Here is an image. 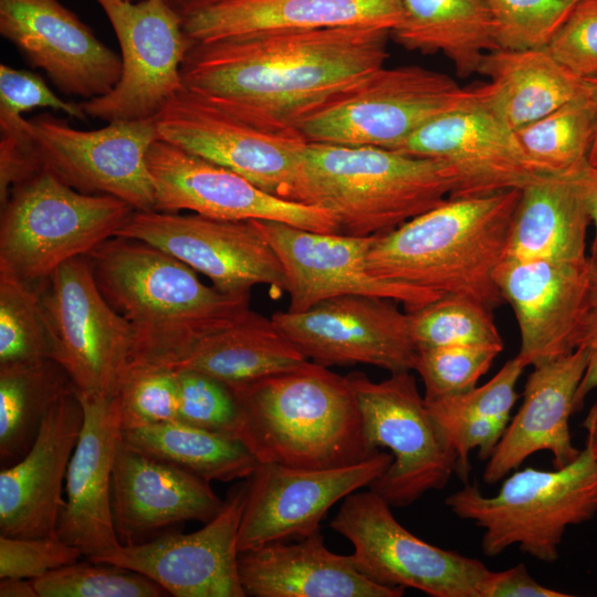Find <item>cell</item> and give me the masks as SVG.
I'll list each match as a JSON object with an SVG mask.
<instances>
[{
  "label": "cell",
  "mask_w": 597,
  "mask_h": 597,
  "mask_svg": "<svg viewBox=\"0 0 597 597\" xmlns=\"http://www.w3.org/2000/svg\"><path fill=\"white\" fill-rule=\"evenodd\" d=\"M390 31L346 27L263 31L193 41L181 65L186 91L248 122H300L385 66Z\"/></svg>",
  "instance_id": "obj_1"
},
{
  "label": "cell",
  "mask_w": 597,
  "mask_h": 597,
  "mask_svg": "<svg viewBox=\"0 0 597 597\" xmlns=\"http://www.w3.org/2000/svg\"><path fill=\"white\" fill-rule=\"evenodd\" d=\"M84 258L106 301L134 331L132 369L165 367L250 311V293L208 286L192 268L137 239L112 237Z\"/></svg>",
  "instance_id": "obj_2"
},
{
  "label": "cell",
  "mask_w": 597,
  "mask_h": 597,
  "mask_svg": "<svg viewBox=\"0 0 597 597\" xmlns=\"http://www.w3.org/2000/svg\"><path fill=\"white\" fill-rule=\"evenodd\" d=\"M521 189L447 199L376 235L369 272L441 295L473 300L490 310L503 302L494 273L503 261Z\"/></svg>",
  "instance_id": "obj_3"
},
{
  "label": "cell",
  "mask_w": 597,
  "mask_h": 597,
  "mask_svg": "<svg viewBox=\"0 0 597 597\" xmlns=\"http://www.w3.org/2000/svg\"><path fill=\"white\" fill-rule=\"evenodd\" d=\"M238 404L234 438L259 463L331 469L366 460L355 392L346 376L306 360L231 388Z\"/></svg>",
  "instance_id": "obj_4"
},
{
  "label": "cell",
  "mask_w": 597,
  "mask_h": 597,
  "mask_svg": "<svg viewBox=\"0 0 597 597\" xmlns=\"http://www.w3.org/2000/svg\"><path fill=\"white\" fill-rule=\"evenodd\" d=\"M453 187L451 168L438 159L308 143L296 202L328 211L339 234L375 237L441 205Z\"/></svg>",
  "instance_id": "obj_5"
},
{
  "label": "cell",
  "mask_w": 597,
  "mask_h": 597,
  "mask_svg": "<svg viewBox=\"0 0 597 597\" xmlns=\"http://www.w3.org/2000/svg\"><path fill=\"white\" fill-rule=\"evenodd\" d=\"M446 505L483 530L484 555L495 557L516 545L538 561L553 563L566 530L597 513V459L584 447L563 468L515 471L493 496L484 495L478 484H465L446 499Z\"/></svg>",
  "instance_id": "obj_6"
},
{
  "label": "cell",
  "mask_w": 597,
  "mask_h": 597,
  "mask_svg": "<svg viewBox=\"0 0 597 597\" xmlns=\"http://www.w3.org/2000/svg\"><path fill=\"white\" fill-rule=\"evenodd\" d=\"M134 211L119 198L77 191L40 169L1 206L0 272L38 283L115 237Z\"/></svg>",
  "instance_id": "obj_7"
},
{
  "label": "cell",
  "mask_w": 597,
  "mask_h": 597,
  "mask_svg": "<svg viewBox=\"0 0 597 597\" xmlns=\"http://www.w3.org/2000/svg\"><path fill=\"white\" fill-rule=\"evenodd\" d=\"M475 98L449 75L419 65L383 66L300 122L307 143L397 150L423 125Z\"/></svg>",
  "instance_id": "obj_8"
},
{
  "label": "cell",
  "mask_w": 597,
  "mask_h": 597,
  "mask_svg": "<svg viewBox=\"0 0 597 597\" xmlns=\"http://www.w3.org/2000/svg\"><path fill=\"white\" fill-rule=\"evenodd\" d=\"M51 359L84 395L115 397L135 362L129 323L106 301L84 256L38 283Z\"/></svg>",
  "instance_id": "obj_9"
},
{
  "label": "cell",
  "mask_w": 597,
  "mask_h": 597,
  "mask_svg": "<svg viewBox=\"0 0 597 597\" xmlns=\"http://www.w3.org/2000/svg\"><path fill=\"white\" fill-rule=\"evenodd\" d=\"M357 399L368 448H386L392 461L369 486L390 506L412 504L443 489L455 473L457 454L429 412L410 371L381 381L364 373L346 375Z\"/></svg>",
  "instance_id": "obj_10"
},
{
  "label": "cell",
  "mask_w": 597,
  "mask_h": 597,
  "mask_svg": "<svg viewBox=\"0 0 597 597\" xmlns=\"http://www.w3.org/2000/svg\"><path fill=\"white\" fill-rule=\"evenodd\" d=\"M390 505L371 491L347 495L331 527L347 538L357 569L389 587L431 597H479L489 568L479 559L425 542L405 528Z\"/></svg>",
  "instance_id": "obj_11"
},
{
  "label": "cell",
  "mask_w": 597,
  "mask_h": 597,
  "mask_svg": "<svg viewBox=\"0 0 597 597\" xmlns=\"http://www.w3.org/2000/svg\"><path fill=\"white\" fill-rule=\"evenodd\" d=\"M30 151L36 167L73 189L111 195L135 210L155 207L147 153L158 139L156 119L115 121L83 130L49 113L29 119Z\"/></svg>",
  "instance_id": "obj_12"
},
{
  "label": "cell",
  "mask_w": 597,
  "mask_h": 597,
  "mask_svg": "<svg viewBox=\"0 0 597 597\" xmlns=\"http://www.w3.org/2000/svg\"><path fill=\"white\" fill-rule=\"evenodd\" d=\"M158 139L223 166L296 202L307 142L295 129L239 118L182 90L155 117Z\"/></svg>",
  "instance_id": "obj_13"
},
{
  "label": "cell",
  "mask_w": 597,
  "mask_h": 597,
  "mask_svg": "<svg viewBox=\"0 0 597 597\" xmlns=\"http://www.w3.org/2000/svg\"><path fill=\"white\" fill-rule=\"evenodd\" d=\"M121 48L122 72L105 95L81 104L109 122L155 118L182 90L181 65L193 42L165 0H95Z\"/></svg>",
  "instance_id": "obj_14"
},
{
  "label": "cell",
  "mask_w": 597,
  "mask_h": 597,
  "mask_svg": "<svg viewBox=\"0 0 597 597\" xmlns=\"http://www.w3.org/2000/svg\"><path fill=\"white\" fill-rule=\"evenodd\" d=\"M116 235L174 255L223 293L249 294L256 285L270 286L273 296L286 292L283 266L254 220L135 210Z\"/></svg>",
  "instance_id": "obj_15"
},
{
  "label": "cell",
  "mask_w": 597,
  "mask_h": 597,
  "mask_svg": "<svg viewBox=\"0 0 597 597\" xmlns=\"http://www.w3.org/2000/svg\"><path fill=\"white\" fill-rule=\"evenodd\" d=\"M398 302L369 295H343L272 320L304 356L318 365L365 364L392 373L415 368L418 347L410 315Z\"/></svg>",
  "instance_id": "obj_16"
},
{
  "label": "cell",
  "mask_w": 597,
  "mask_h": 597,
  "mask_svg": "<svg viewBox=\"0 0 597 597\" xmlns=\"http://www.w3.org/2000/svg\"><path fill=\"white\" fill-rule=\"evenodd\" d=\"M154 210L195 213L221 220H272L302 229L339 233L326 210L275 197L241 175L168 142L148 149Z\"/></svg>",
  "instance_id": "obj_17"
},
{
  "label": "cell",
  "mask_w": 597,
  "mask_h": 597,
  "mask_svg": "<svg viewBox=\"0 0 597 597\" xmlns=\"http://www.w3.org/2000/svg\"><path fill=\"white\" fill-rule=\"evenodd\" d=\"M254 222L283 266L287 312H304L332 297L369 295L394 300L411 313L443 296L373 275L367 255L376 235L322 233L272 220Z\"/></svg>",
  "instance_id": "obj_18"
},
{
  "label": "cell",
  "mask_w": 597,
  "mask_h": 597,
  "mask_svg": "<svg viewBox=\"0 0 597 597\" xmlns=\"http://www.w3.org/2000/svg\"><path fill=\"white\" fill-rule=\"evenodd\" d=\"M391 461L389 452L378 451L364 461L331 469L259 463L248 478L239 552L318 532L321 521L335 503L370 486Z\"/></svg>",
  "instance_id": "obj_19"
},
{
  "label": "cell",
  "mask_w": 597,
  "mask_h": 597,
  "mask_svg": "<svg viewBox=\"0 0 597 597\" xmlns=\"http://www.w3.org/2000/svg\"><path fill=\"white\" fill-rule=\"evenodd\" d=\"M247 492L244 479L229 491L220 512L193 533H167L150 541L119 544L94 562L143 574L169 596L244 597L238 535Z\"/></svg>",
  "instance_id": "obj_20"
},
{
  "label": "cell",
  "mask_w": 597,
  "mask_h": 597,
  "mask_svg": "<svg viewBox=\"0 0 597 597\" xmlns=\"http://www.w3.org/2000/svg\"><path fill=\"white\" fill-rule=\"evenodd\" d=\"M0 33L69 96H103L121 77V56L59 0H0Z\"/></svg>",
  "instance_id": "obj_21"
},
{
  "label": "cell",
  "mask_w": 597,
  "mask_h": 597,
  "mask_svg": "<svg viewBox=\"0 0 597 597\" xmlns=\"http://www.w3.org/2000/svg\"><path fill=\"white\" fill-rule=\"evenodd\" d=\"M397 150L447 164L454 175L449 199L523 189L541 177L525 157L514 130L475 98L430 121Z\"/></svg>",
  "instance_id": "obj_22"
},
{
  "label": "cell",
  "mask_w": 597,
  "mask_h": 597,
  "mask_svg": "<svg viewBox=\"0 0 597 597\" xmlns=\"http://www.w3.org/2000/svg\"><path fill=\"white\" fill-rule=\"evenodd\" d=\"M77 396L84 420L65 476L66 499L56 535L94 562L121 544L113 520L112 476L123 429L116 396Z\"/></svg>",
  "instance_id": "obj_23"
},
{
  "label": "cell",
  "mask_w": 597,
  "mask_h": 597,
  "mask_svg": "<svg viewBox=\"0 0 597 597\" xmlns=\"http://www.w3.org/2000/svg\"><path fill=\"white\" fill-rule=\"evenodd\" d=\"M494 279L515 314L521 337L516 357L525 367L575 349V335L588 293V261L504 259Z\"/></svg>",
  "instance_id": "obj_24"
},
{
  "label": "cell",
  "mask_w": 597,
  "mask_h": 597,
  "mask_svg": "<svg viewBox=\"0 0 597 597\" xmlns=\"http://www.w3.org/2000/svg\"><path fill=\"white\" fill-rule=\"evenodd\" d=\"M84 412L76 390L49 410L29 451L0 472V535L56 536L62 486Z\"/></svg>",
  "instance_id": "obj_25"
},
{
  "label": "cell",
  "mask_w": 597,
  "mask_h": 597,
  "mask_svg": "<svg viewBox=\"0 0 597 597\" xmlns=\"http://www.w3.org/2000/svg\"><path fill=\"white\" fill-rule=\"evenodd\" d=\"M210 482L150 455L123 437L112 476V511L121 544L140 543L188 521L207 523L222 509Z\"/></svg>",
  "instance_id": "obj_26"
},
{
  "label": "cell",
  "mask_w": 597,
  "mask_h": 597,
  "mask_svg": "<svg viewBox=\"0 0 597 597\" xmlns=\"http://www.w3.org/2000/svg\"><path fill=\"white\" fill-rule=\"evenodd\" d=\"M587 362V352L577 347L533 367L524 386L522 405L486 460L484 482H499L537 452H551L555 469L579 455L582 450L573 443L569 418L576 411V395Z\"/></svg>",
  "instance_id": "obj_27"
},
{
  "label": "cell",
  "mask_w": 597,
  "mask_h": 597,
  "mask_svg": "<svg viewBox=\"0 0 597 597\" xmlns=\"http://www.w3.org/2000/svg\"><path fill=\"white\" fill-rule=\"evenodd\" d=\"M239 576L252 597H401L404 588L363 575L352 555L331 552L318 532L297 543L274 542L239 554Z\"/></svg>",
  "instance_id": "obj_28"
},
{
  "label": "cell",
  "mask_w": 597,
  "mask_h": 597,
  "mask_svg": "<svg viewBox=\"0 0 597 597\" xmlns=\"http://www.w3.org/2000/svg\"><path fill=\"white\" fill-rule=\"evenodd\" d=\"M401 12V0H224L184 21V29L192 41L346 27L391 33Z\"/></svg>",
  "instance_id": "obj_29"
},
{
  "label": "cell",
  "mask_w": 597,
  "mask_h": 597,
  "mask_svg": "<svg viewBox=\"0 0 597 597\" xmlns=\"http://www.w3.org/2000/svg\"><path fill=\"white\" fill-rule=\"evenodd\" d=\"M478 73L490 81L473 88L475 102L514 132L549 114L589 85V80L574 74L546 48H498L483 55Z\"/></svg>",
  "instance_id": "obj_30"
},
{
  "label": "cell",
  "mask_w": 597,
  "mask_h": 597,
  "mask_svg": "<svg viewBox=\"0 0 597 597\" xmlns=\"http://www.w3.org/2000/svg\"><path fill=\"white\" fill-rule=\"evenodd\" d=\"M590 223L584 201L567 176H541L521 189L504 259L585 263Z\"/></svg>",
  "instance_id": "obj_31"
},
{
  "label": "cell",
  "mask_w": 597,
  "mask_h": 597,
  "mask_svg": "<svg viewBox=\"0 0 597 597\" xmlns=\"http://www.w3.org/2000/svg\"><path fill=\"white\" fill-rule=\"evenodd\" d=\"M306 360L272 317L250 310L235 323L193 342L165 367L200 371L233 388L292 369Z\"/></svg>",
  "instance_id": "obj_32"
},
{
  "label": "cell",
  "mask_w": 597,
  "mask_h": 597,
  "mask_svg": "<svg viewBox=\"0 0 597 597\" xmlns=\"http://www.w3.org/2000/svg\"><path fill=\"white\" fill-rule=\"evenodd\" d=\"M401 8L390 36L410 51L442 53L460 77L478 73L483 55L499 48L483 0H401Z\"/></svg>",
  "instance_id": "obj_33"
},
{
  "label": "cell",
  "mask_w": 597,
  "mask_h": 597,
  "mask_svg": "<svg viewBox=\"0 0 597 597\" xmlns=\"http://www.w3.org/2000/svg\"><path fill=\"white\" fill-rule=\"evenodd\" d=\"M133 447L207 481L248 479L259 462L238 439L179 420L122 430Z\"/></svg>",
  "instance_id": "obj_34"
},
{
  "label": "cell",
  "mask_w": 597,
  "mask_h": 597,
  "mask_svg": "<svg viewBox=\"0 0 597 597\" xmlns=\"http://www.w3.org/2000/svg\"><path fill=\"white\" fill-rule=\"evenodd\" d=\"M73 390L66 371L51 358L0 365L1 469L29 451L49 410Z\"/></svg>",
  "instance_id": "obj_35"
},
{
  "label": "cell",
  "mask_w": 597,
  "mask_h": 597,
  "mask_svg": "<svg viewBox=\"0 0 597 597\" xmlns=\"http://www.w3.org/2000/svg\"><path fill=\"white\" fill-rule=\"evenodd\" d=\"M597 128V106L588 87L544 117L515 130L533 169L567 176L588 164Z\"/></svg>",
  "instance_id": "obj_36"
},
{
  "label": "cell",
  "mask_w": 597,
  "mask_h": 597,
  "mask_svg": "<svg viewBox=\"0 0 597 597\" xmlns=\"http://www.w3.org/2000/svg\"><path fill=\"white\" fill-rule=\"evenodd\" d=\"M418 348L450 345L504 346L492 310L458 295H444L409 313Z\"/></svg>",
  "instance_id": "obj_37"
},
{
  "label": "cell",
  "mask_w": 597,
  "mask_h": 597,
  "mask_svg": "<svg viewBox=\"0 0 597 597\" xmlns=\"http://www.w3.org/2000/svg\"><path fill=\"white\" fill-rule=\"evenodd\" d=\"M51 358L36 289L0 272V365Z\"/></svg>",
  "instance_id": "obj_38"
},
{
  "label": "cell",
  "mask_w": 597,
  "mask_h": 597,
  "mask_svg": "<svg viewBox=\"0 0 597 597\" xmlns=\"http://www.w3.org/2000/svg\"><path fill=\"white\" fill-rule=\"evenodd\" d=\"M39 597H163L149 577L108 563H73L33 579Z\"/></svg>",
  "instance_id": "obj_39"
},
{
  "label": "cell",
  "mask_w": 597,
  "mask_h": 597,
  "mask_svg": "<svg viewBox=\"0 0 597 597\" xmlns=\"http://www.w3.org/2000/svg\"><path fill=\"white\" fill-rule=\"evenodd\" d=\"M504 346L450 345L418 348L415 368L425 385L427 401L474 388Z\"/></svg>",
  "instance_id": "obj_40"
},
{
  "label": "cell",
  "mask_w": 597,
  "mask_h": 597,
  "mask_svg": "<svg viewBox=\"0 0 597 597\" xmlns=\"http://www.w3.org/2000/svg\"><path fill=\"white\" fill-rule=\"evenodd\" d=\"M578 0H483L502 49L546 48Z\"/></svg>",
  "instance_id": "obj_41"
},
{
  "label": "cell",
  "mask_w": 597,
  "mask_h": 597,
  "mask_svg": "<svg viewBox=\"0 0 597 597\" xmlns=\"http://www.w3.org/2000/svg\"><path fill=\"white\" fill-rule=\"evenodd\" d=\"M116 399L122 429L178 420L177 374L160 366L135 367L126 375Z\"/></svg>",
  "instance_id": "obj_42"
},
{
  "label": "cell",
  "mask_w": 597,
  "mask_h": 597,
  "mask_svg": "<svg viewBox=\"0 0 597 597\" xmlns=\"http://www.w3.org/2000/svg\"><path fill=\"white\" fill-rule=\"evenodd\" d=\"M34 108H51L86 122L81 104L57 96L42 76L27 70L0 64V130L1 137L29 138V119L23 117Z\"/></svg>",
  "instance_id": "obj_43"
},
{
  "label": "cell",
  "mask_w": 597,
  "mask_h": 597,
  "mask_svg": "<svg viewBox=\"0 0 597 597\" xmlns=\"http://www.w3.org/2000/svg\"><path fill=\"white\" fill-rule=\"evenodd\" d=\"M178 385V420L234 438L238 404L233 390L203 373L175 370Z\"/></svg>",
  "instance_id": "obj_44"
},
{
  "label": "cell",
  "mask_w": 597,
  "mask_h": 597,
  "mask_svg": "<svg viewBox=\"0 0 597 597\" xmlns=\"http://www.w3.org/2000/svg\"><path fill=\"white\" fill-rule=\"evenodd\" d=\"M526 367L515 356L485 384L471 390L427 401L430 412L489 418L509 423L511 411L519 398L516 384Z\"/></svg>",
  "instance_id": "obj_45"
},
{
  "label": "cell",
  "mask_w": 597,
  "mask_h": 597,
  "mask_svg": "<svg viewBox=\"0 0 597 597\" xmlns=\"http://www.w3.org/2000/svg\"><path fill=\"white\" fill-rule=\"evenodd\" d=\"M82 553L56 536L0 535V578L36 579L51 570L78 562Z\"/></svg>",
  "instance_id": "obj_46"
},
{
  "label": "cell",
  "mask_w": 597,
  "mask_h": 597,
  "mask_svg": "<svg viewBox=\"0 0 597 597\" xmlns=\"http://www.w3.org/2000/svg\"><path fill=\"white\" fill-rule=\"evenodd\" d=\"M546 49L577 76L597 77V0H578Z\"/></svg>",
  "instance_id": "obj_47"
},
{
  "label": "cell",
  "mask_w": 597,
  "mask_h": 597,
  "mask_svg": "<svg viewBox=\"0 0 597 597\" xmlns=\"http://www.w3.org/2000/svg\"><path fill=\"white\" fill-rule=\"evenodd\" d=\"M430 415L457 454L455 473L462 481H467L469 476L470 452L478 448L480 459L488 460L507 426L489 418L434 412Z\"/></svg>",
  "instance_id": "obj_48"
},
{
  "label": "cell",
  "mask_w": 597,
  "mask_h": 597,
  "mask_svg": "<svg viewBox=\"0 0 597 597\" xmlns=\"http://www.w3.org/2000/svg\"><path fill=\"white\" fill-rule=\"evenodd\" d=\"M536 582L520 563L501 572H489L480 584L479 597H568Z\"/></svg>",
  "instance_id": "obj_49"
},
{
  "label": "cell",
  "mask_w": 597,
  "mask_h": 597,
  "mask_svg": "<svg viewBox=\"0 0 597 597\" xmlns=\"http://www.w3.org/2000/svg\"><path fill=\"white\" fill-rule=\"evenodd\" d=\"M587 352V367L576 395V411L580 410L586 397L597 388V293H587L584 310L575 335V348Z\"/></svg>",
  "instance_id": "obj_50"
},
{
  "label": "cell",
  "mask_w": 597,
  "mask_h": 597,
  "mask_svg": "<svg viewBox=\"0 0 597 597\" xmlns=\"http://www.w3.org/2000/svg\"><path fill=\"white\" fill-rule=\"evenodd\" d=\"M567 177L584 201L595 227V239H597V165L593 166L588 163Z\"/></svg>",
  "instance_id": "obj_51"
},
{
  "label": "cell",
  "mask_w": 597,
  "mask_h": 597,
  "mask_svg": "<svg viewBox=\"0 0 597 597\" xmlns=\"http://www.w3.org/2000/svg\"><path fill=\"white\" fill-rule=\"evenodd\" d=\"M0 597H39V595L32 580L4 577L0 580Z\"/></svg>",
  "instance_id": "obj_52"
},
{
  "label": "cell",
  "mask_w": 597,
  "mask_h": 597,
  "mask_svg": "<svg viewBox=\"0 0 597 597\" xmlns=\"http://www.w3.org/2000/svg\"><path fill=\"white\" fill-rule=\"evenodd\" d=\"M224 0H165L168 7L177 13L182 21L190 17L211 8Z\"/></svg>",
  "instance_id": "obj_53"
},
{
  "label": "cell",
  "mask_w": 597,
  "mask_h": 597,
  "mask_svg": "<svg viewBox=\"0 0 597 597\" xmlns=\"http://www.w3.org/2000/svg\"><path fill=\"white\" fill-rule=\"evenodd\" d=\"M582 428L586 432L585 448L597 459V402L589 408Z\"/></svg>",
  "instance_id": "obj_54"
},
{
  "label": "cell",
  "mask_w": 597,
  "mask_h": 597,
  "mask_svg": "<svg viewBox=\"0 0 597 597\" xmlns=\"http://www.w3.org/2000/svg\"><path fill=\"white\" fill-rule=\"evenodd\" d=\"M589 273V291L597 293V239H594L587 258Z\"/></svg>",
  "instance_id": "obj_55"
},
{
  "label": "cell",
  "mask_w": 597,
  "mask_h": 597,
  "mask_svg": "<svg viewBox=\"0 0 597 597\" xmlns=\"http://www.w3.org/2000/svg\"><path fill=\"white\" fill-rule=\"evenodd\" d=\"M589 82H590L591 92H593V95H594V98H595V102H596V106H597V77L589 78ZM588 161L593 166L597 165V128H596L595 139H594V143H593L590 153H589Z\"/></svg>",
  "instance_id": "obj_56"
},
{
  "label": "cell",
  "mask_w": 597,
  "mask_h": 597,
  "mask_svg": "<svg viewBox=\"0 0 597 597\" xmlns=\"http://www.w3.org/2000/svg\"><path fill=\"white\" fill-rule=\"evenodd\" d=\"M127 1H139V0H127Z\"/></svg>",
  "instance_id": "obj_57"
}]
</instances>
